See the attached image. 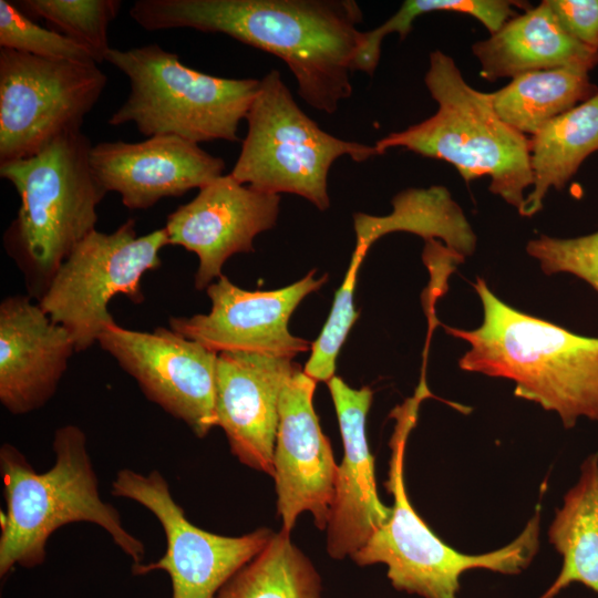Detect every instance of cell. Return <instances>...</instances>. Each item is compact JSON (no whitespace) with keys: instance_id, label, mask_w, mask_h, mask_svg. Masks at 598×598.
Instances as JSON below:
<instances>
[{"instance_id":"1","label":"cell","mask_w":598,"mask_h":598,"mask_svg":"<svg viewBox=\"0 0 598 598\" xmlns=\"http://www.w3.org/2000/svg\"><path fill=\"white\" fill-rule=\"evenodd\" d=\"M131 18L147 31L223 33L281 59L311 107L333 114L352 94L364 44L354 0H137Z\"/></svg>"},{"instance_id":"2","label":"cell","mask_w":598,"mask_h":598,"mask_svg":"<svg viewBox=\"0 0 598 598\" xmlns=\"http://www.w3.org/2000/svg\"><path fill=\"white\" fill-rule=\"evenodd\" d=\"M483 322L473 330L445 327L466 341L458 365L515 383V395L556 412L566 429L579 417L598 422V338L570 332L499 300L478 278Z\"/></svg>"},{"instance_id":"3","label":"cell","mask_w":598,"mask_h":598,"mask_svg":"<svg viewBox=\"0 0 598 598\" xmlns=\"http://www.w3.org/2000/svg\"><path fill=\"white\" fill-rule=\"evenodd\" d=\"M52 446L54 463L43 473H38L14 445L3 443L0 447L6 503L1 514V578L17 566L42 565L50 536L71 523L97 525L133 564L142 563L144 544L126 530L118 511L100 496L85 432L74 424L63 425L55 431Z\"/></svg>"},{"instance_id":"4","label":"cell","mask_w":598,"mask_h":598,"mask_svg":"<svg viewBox=\"0 0 598 598\" xmlns=\"http://www.w3.org/2000/svg\"><path fill=\"white\" fill-rule=\"evenodd\" d=\"M92 144L81 131L64 134L33 156L0 163V176L20 197L3 235L23 272L29 296L43 295L71 251L93 230L106 190L90 163Z\"/></svg>"},{"instance_id":"5","label":"cell","mask_w":598,"mask_h":598,"mask_svg":"<svg viewBox=\"0 0 598 598\" xmlns=\"http://www.w3.org/2000/svg\"><path fill=\"white\" fill-rule=\"evenodd\" d=\"M429 62L424 82L439 105L436 113L377 141L379 154L404 147L443 159L467 183L488 175L489 192L520 213L524 192L533 186L529 138L498 116L491 94L472 87L453 58L434 50Z\"/></svg>"},{"instance_id":"6","label":"cell","mask_w":598,"mask_h":598,"mask_svg":"<svg viewBox=\"0 0 598 598\" xmlns=\"http://www.w3.org/2000/svg\"><path fill=\"white\" fill-rule=\"evenodd\" d=\"M427 395L425 384L420 385L415 395L392 413L395 426L384 482L393 497L391 516L351 558L361 567L384 564L396 590L423 598H457L460 578L466 570L482 568L515 575L530 564L539 548L540 514L537 511L508 545L478 555L460 553L434 534L413 508L404 481L408 437L416 423L419 405Z\"/></svg>"},{"instance_id":"7","label":"cell","mask_w":598,"mask_h":598,"mask_svg":"<svg viewBox=\"0 0 598 598\" xmlns=\"http://www.w3.org/2000/svg\"><path fill=\"white\" fill-rule=\"evenodd\" d=\"M125 74L130 93L110 116L113 126L133 123L146 137L176 135L194 143L237 142L259 87L256 79L196 71L156 43L111 49L105 59Z\"/></svg>"},{"instance_id":"8","label":"cell","mask_w":598,"mask_h":598,"mask_svg":"<svg viewBox=\"0 0 598 598\" xmlns=\"http://www.w3.org/2000/svg\"><path fill=\"white\" fill-rule=\"evenodd\" d=\"M246 120L233 177L259 192L299 195L320 210L330 206L328 175L336 159L349 156L360 163L380 155L374 145L323 131L300 109L277 70L259 80Z\"/></svg>"},{"instance_id":"9","label":"cell","mask_w":598,"mask_h":598,"mask_svg":"<svg viewBox=\"0 0 598 598\" xmlns=\"http://www.w3.org/2000/svg\"><path fill=\"white\" fill-rule=\"evenodd\" d=\"M166 246L164 227L137 236L134 219L112 233L95 229L65 258L37 302L70 331L76 352L85 351L115 321L109 311L114 297L144 300L142 277L161 266Z\"/></svg>"},{"instance_id":"10","label":"cell","mask_w":598,"mask_h":598,"mask_svg":"<svg viewBox=\"0 0 598 598\" xmlns=\"http://www.w3.org/2000/svg\"><path fill=\"white\" fill-rule=\"evenodd\" d=\"M95 62L0 48V163L30 157L81 131L106 85Z\"/></svg>"},{"instance_id":"11","label":"cell","mask_w":598,"mask_h":598,"mask_svg":"<svg viewBox=\"0 0 598 598\" xmlns=\"http://www.w3.org/2000/svg\"><path fill=\"white\" fill-rule=\"evenodd\" d=\"M112 494L144 506L161 524L166 538L164 555L153 563L133 564L132 574L166 571L172 598H216L275 534L261 527L241 536H224L197 527L174 499L166 478L157 470L148 474L120 470L112 482Z\"/></svg>"},{"instance_id":"12","label":"cell","mask_w":598,"mask_h":598,"mask_svg":"<svg viewBox=\"0 0 598 598\" xmlns=\"http://www.w3.org/2000/svg\"><path fill=\"white\" fill-rule=\"evenodd\" d=\"M97 343L150 401L183 421L197 437L217 426L218 353L171 328L140 331L115 321L105 327Z\"/></svg>"},{"instance_id":"13","label":"cell","mask_w":598,"mask_h":598,"mask_svg":"<svg viewBox=\"0 0 598 598\" xmlns=\"http://www.w3.org/2000/svg\"><path fill=\"white\" fill-rule=\"evenodd\" d=\"M327 281L311 270L302 279L277 290L249 291L221 275L210 283L208 313L171 317L169 328L216 352H251L292 359L310 342L290 333L289 319L309 293Z\"/></svg>"},{"instance_id":"14","label":"cell","mask_w":598,"mask_h":598,"mask_svg":"<svg viewBox=\"0 0 598 598\" xmlns=\"http://www.w3.org/2000/svg\"><path fill=\"white\" fill-rule=\"evenodd\" d=\"M316 384L298 367L279 400L272 477L281 529L288 533L303 512L326 530L334 499L339 465L313 409Z\"/></svg>"},{"instance_id":"15","label":"cell","mask_w":598,"mask_h":598,"mask_svg":"<svg viewBox=\"0 0 598 598\" xmlns=\"http://www.w3.org/2000/svg\"><path fill=\"white\" fill-rule=\"evenodd\" d=\"M279 204V195L256 190L229 173L167 216L164 229L168 245L181 246L198 258L197 290L207 289L221 276L228 258L254 251L256 236L276 225Z\"/></svg>"},{"instance_id":"16","label":"cell","mask_w":598,"mask_h":598,"mask_svg":"<svg viewBox=\"0 0 598 598\" xmlns=\"http://www.w3.org/2000/svg\"><path fill=\"white\" fill-rule=\"evenodd\" d=\"M90 163L106 193H117L132 210L200 189L225 169L221 157L176 135H155L137 143L101 142L92 145Z\"/></svg>"},{"instance_id":"17","label":"cell","mask_w":598,"mask_h":598,"mask_svg":"<svg viewBox=\"0 0 598 598\" xmlns=\"http://www.w3.org/2000/svg\"><path fill=\"white\" fill-rule=\"evenodd\" d=\"M298 367L269 354L218 353L216 424L240 463L271 477L280 394Z\"/></svg>"},{"instance_id":"18","label":"cell","mask_w":598,"mask_h":598,"mask_svg":"<svg viewBox=\"0 0 598 598\" xmlns=\"http://www.w3.org/2000/svg\"><path fill=\"white\" fill-rule=\"evenodd\" d=\"M328 388L334 404L343 443L338 466L334 499L327 526V551L343 559L361 549L391 516L378 494L374 457L370 452L365 422L373 393L369 386L353 389L332 377Z\"/></svg>"},{"instance_id":"19","label":"cell","mask_w":598,"mask_h":598,"mask_svg":"<svg viewBox=\"0 0 598 598\" xmlns=\"http://www.w3.org/2000/svg\"><path fill=\"white\" fill-rule=\"evenodd\" d=\"M76 352L70 331L31 296L0 303V402L13 415L44 406L55 394Z\"/></svg>"},{"instance_id":"20","label":"cell","mask_w":598,"mask_h":598,"mask_svg":"<svg viewBox=\"0 0 598 598\" xmlns=\"http://www.w3.org/2000/svg\"><path fill=\"white\" fill-rule=\"evenodd\" d=\"M472 51L488 81L557 68L589 72L598 64V52L568 33L548 0L509 19Z\"/></svg>"},{"instance_id":"21","label":"cell","mask_w":598,"mask_h":598,"mask_svg":"<svg viewBox=\"0 0 598 598\" xmlns=\"http://www.w3.org/2000/svg\"><path fill=\"white\" fill-rule=\"evenodd\" d=\"M355 247L368 251L380 237L393 231H409L425 240L441 238L446 248L464 257L471 255L476 237L461 207L443 186L409 188L392 199L386 216L363 213L353 215Z\"/></svg>"},{"instance_id":"22","label":"cell","mask_w":598,"mask_h":598,"mask_svg":"<svg viewBox=\"0 0 598 598\" xmlns=\"http://www.w3.org/2000/svg\"><path fill=\"white\" fill-rule=\"evenodd\" d=\"M595 152H598V92L530 136L533 188L519 214L532 217L538 213L548 190L563 189Z\"/></svg>"},{"instance_id":"23","label":"cell","mask_w":598,"mask_h":598,"mask_svg":"<svg viewBox=\"0 0 598 598\" xmlns=\"http://www.w3.org/2000/svg\"><path fill=\"white\" fill-rule=\"evenodd\" d=\"M548 539L561 555L563 566L540 598H553L573 582L598 594V454L582 462L578 482L556 511Z\"/></svg>"},{"instance_id":"24","label":"cell","mask_w":598,"mask_h":598,"mask_svg":"<svg viewBox=\"0 0 598 598\" xmlns=\"http://www.w3.org/2000/svg\"><path fill=\"white\" fill-rule=\"evenodd\" d=\"M588 73L573 68L527 72L489 93L492 103L506 124L532 136L598 92Z\"/></svg>"},{"instance_id":"25","label":"cell","mask_w":598,"mask_h":598,"mask_svg":"<svg viewBox=\"0 0 598 598\" xmlns=\"http://www.w3.org/2000/svg\"><path fill=\"white\" fill-rule=\"evenodd\" d=\"M321 590L316 567L281 529L216 598H321Z\"/></svg>"},{"instance_id":"26","label":"cell","mask_w":598,"mask_h":598,"mask_svg":"<svg viewBox=\"0 0 598 598\" xmlns=\"http://www.w3.org/2000/svg\"><path fill=\"white\" fill-rule=\"evenodd\" d=\"M514 6L519 1L508 0H406L400 9L378 28L364 31V44L357 58L354 71L373 75L381 54V44L385 35L399 33L404 40L412 29L413 21L425 13L446 11L474 17L489 31L497 32L509 19L518 13Z\"/></svg>"},{"instance_id":"27","label":"cell","mask_w":598,"mask_h":598,"mask_svg":"<svg viewBox=\"0 0 598 598\" xmlns=\"http://www.w3.org/2000/svg\"><path fill=\"white\" fill-rule=\"evenodd\" d=\"M28 17L42 18L61 33L80 44L95 63L105 61L112 49L107 29L121 9L120 0H20L12 1Z\"/></svg>"},{"instance_id":"28","label":"cell","mask_w":598,"mask_h":598,"mask_svg":"<svg viewBox=\"0 0 598 598\" xmlns=\"http://www.w3.org/2000/svg\"><path fill=\"white\" fill-rule=\"evenodd\" d=\"M364 256V251L354 248L344 279L334 295L329 317L318 339L311 344L303 372L317 382H328L334 377L338 353L359 317L354 309L353 293Z\"/></svg>"},{"instance_id":"29","label":"cell","mask_w":598,"mask_h":598,"mask_svg":"<svg viewBox=\"0 0 598 598\" xmlns=\"http://www.w3.org/2000/svg\"><path fill=\"white\" fill-rule=\"evenodd\" d=\"M0 48L47 59L95 62L86 49L42 28L8 0H0Z\"/></svg>"},{"instance_id":"30","label":"cell","mask_w":598,"mask_h":598,"mask_svg":"<svg viewBox=\"0 0 598 598\" xmlns=\"http://www.w3.org/2000/svg\"><path fill=\"white\" fill-rule=\"evenodd\" d=\"M526 250L545 274H571L598 291V230L575 238L540 235L528 241Z\"/></svg>"},{"instance_id":"31","label":"cell","mask_w":598,"mask_h":598,"mask_svg":"<svg viewBox=\"0 0 598 598\" xmlns=\"http://www.w3.org/2000/svg\"><path fill=\"white\" fill-rule=\"evenodd\" d=\"M563 27L598 52V0H548Z\"/></svg>"}]
</instances>
